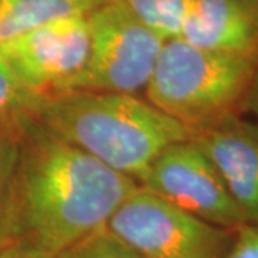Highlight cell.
<instances>
[{
  "label": "cell",
  "instance_id": "17",
  "mask_svg": "<svg viewBox=\"0 0 258 258\" xmlns=\"http://www.w3.org/2000/svg\"><path fill=\"white\" fill-rule=\"evenodd\" d=\"M0 258H18L12 251L9 249H6V251H3V252H0Z\"/></svg>",
  "mask_w": 258,
  "mask_h": 258
},
{
  "label": "cell",
  "instance_id": "13",
  "mask_svg": "<svg viewBox=\"0 0 258 258\" xmlns=\"http://www.w3.org/2000/svg\"><path fill=\"white\" fill-rule=\"evenodd\" d=\"M42 96L26 89L0 56V119L19 120L32 116Z\"/></svg>",
  "mask_w": 258,
  "mask_h": 258
},
{
  "label": "cell",
  "instance_id": "7",
  "mask_svg": "<svg viewBox=\"0 0 258 258\" xmlns=\"http://www.w3.org/2000/svg\"><path fill=\"white\" fill-rule=\"evenodd\" d=\"M88 16L59 19L15 37L0 45V56L30 92L43 96L60 92L89 55Z\"/></svg>",
  "mask_w": 258,
  "mask_h": 258
},
{
  "label": "cell",
  "instance_id": "14",
  "mask_svg": "<svg viewBox=\"0 0 258 258\" xmlns=\"http://www.w3.org/2000/svg\"><path fill=\"white\" fill-rule=\"evenodd\" d=\"M53 258H141L106 227L76 241Z\"/></svg>",
  "mask_w": 258,
  "mask_h": 258
},
{
  "label": "cell",
  "instance_id": "2",
  "mask_svg": "<svg viewBox=\"0 0 258 258\" xmlns=\"http://www.w3.org/2000/svg\"><path fill=\"white\" fill-rule=\"evenodd\" d=\"M32 116L66 144L138 184L164 149L191 138L182 123L129 93L45 95Z\"/></svg>",
  "mask_w": 258,
  "mask_h": 258
},
{
  "label": "cell",
  "instance_id": "12",
  "mask_svg": "<svg viewBox=\"0 0 258 258\" xmlns=\"http://www.w3.org/2000/svg\"><path fill=\"white\" fill-rule=\"evenodd\" d=\"M188 0H125L148 28L165 40L178 37Z\"/></svg>",
  "mask_w": 258,
  "mask_h": 258
},
{
  "label": "cell",
  "instance_id": "3",
  "mask_svg": "<svg viewBox=\"0 0 258 258\" xmlns=\"http://www.w3.org/2000/svg\"><path fill=\"white\" fill-rule=\"evenodd\" d=\"M258 64L205 50L179 37L165 40L145 99L191 132L245 112Z\"/></svg>",
  "mask_w": 258,
  "mask_h": 258
},
{
  "label": "cell",
  "instance_id": "6",
  "mask_svg": "<svg viewBox=\"0 0 258 258\" xmlns=\"http://www.w3.org/2000/svg\"><path fill=\"white\" fill-rule=\"evenodd\" d=\"M139 185L210 224L227 230L245 225L218 169L191 138L164 149Z\"/></svg>",
  "mask_w": 258,
  "mask_h": 258
},
{
  "label": "cell",
  "instance_id": "18",
  "mask_svg": "<svg viewBox=\"0 0 258 258\" xmlns=\"http://www.w3.org/2000/svg\"><path fill=\"white\" fill-rule=\"evenodd\" d=\"M255 2H257V3H258V0H255Z\"/></svg>",
  "mask_w": 258,
  "mask_h": 258
},
{
  "label": "cell",
  "instance_id": "5",
  "mask_svg": "<svg viewBox=\"0 0 258 258\" xmlns=\"http://www.w3.org/2000/svg\"><path fill=\"white\" fill-rule=\"evenodd\" d=\"M106 228L141 258H222L237 231L204 221L141 185Z\"/></svg>",
  "mask_w": 258,
  "mask_h": 258
},
{
  "label": "cell",
  "instance_id": "16",
  "mask_svg": "<svg viewBox=\"0 0 258 258\" xmlns=\"http://www.w3.org/2000/svg\"><path fill=\"white\" fill-rule=\"evenodd\" d=\"M252 113L254 116L258 118V75L255 82H254V86H252V91L249 93L248 101H247V105H245V112L244 113Z\"/></svg>",
  "mask_w": 258,
  "mask_h": 258
},
{
  "label": "cell",
  "instance_id": "11",
  "mask_svg": "<svg viewBox=\"0 0 258 258\" xmlns=\"http://www.w3.org/2000/svg\"><path fill=\"white\" fill-rule=\"evenodd\" d=\"M22 145L20 119H0V252L12 240V201Z\"/></svg>",
  "mask_w": 258,
  "mask_h": 258
},
{
  "label": "cell",
  "instance_id": "4",
  "mask_svg": "<svg viewBox=\"0 0 258 258\" xmlns=\"http://www.w3.org/2000/svg\"><path fill=\"white\" fill-rule=\"evenodd\" d=\"M88 18L89 55L81 72L60 92H144L165 39L137 18L125 0H109Z\"/></svg>",
  "mask_w": 258,
  "mask_h": 258
},
{
  "label": "cell",
  "instance_id": "8",
  "mask_svg": "<svg viewBox=\"0 0 258 258\" xmlns=\"http://www.w3.org/2000/svg\"><path fill=\"white\" fill-rule=\"evenodd\" d=\"M218 169L245 224L258 227V120L231 115L191 132Z\"/></svg>",
  "mask_w": 258,
  "mask_h": 258
},
{
  "label": "cell",
  "instance_id": "9",
  "mask_svg": "<svg viewBox=\"0 0 258 258\" xmlns=\"http://www.w3.org/2000/svg\"><path fill=\"white\" fill-rule=\"evenodd\" d=\"M178 37L205 50L258 64V3L188 0Z\"/></svg>",
  "mask_w": 258,
  "mask_h": 258
},
{
  "label": "cell",
  "instance_id": "1",
  "mask_svg": "<svg viewBox=\"0 0 258 258\" xmlns=\"http://www.w3.org/2000/svg\"><path fill=\"white\" fill-rule=\"evenodd\" d=\"M20 129L9 251L18 258H53L106 227L139 184L66 144L33 116L22 118Z\"/></svg>",
  "mask_w": 258,
  "mask_h": 258
},
{
  "label": "cell",
  "instance_id": "10",
  "mask_svg": "<svg viewBox=\"0 0 258 258\" xmlns=\"http://www.w3.org/2000/svg\"><path fill=\"white\" fill-rule=\"evenodd\" d=\"M109 0H0V45L50 22L88 16Z\"/></svg>",
  "mask_w": 258,
  "mask_h": 258
},
{
  "label": "cell",
  "instance_id": "15",
  "mask_svg": "<svg viewBox=\"0 0 258 258\" xmlns=\"http://www.w3.org/2000/svg\"><path fill=\"white\" fill-rule=\"evenodd\" d=\"M222 258H258V227L245 224L235 231L232 244Z\"/></svg>",
  "mask_w": 258,
  "mask_h": 258
}]
</instances>
